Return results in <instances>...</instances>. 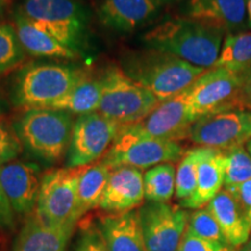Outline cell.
I'll list each match as a JSON object with an SVG mask.
<instances>
[{
	"instance_id": "8",
	"label": "cell",
	"mask_w": 251,
	"mask_h": 251,
	"mask_svg": "<svg viewBox=\"0 0 251 251\" xmlns=\"http://www.w3.org/2000/svg\"><path fill=\"white\" fill-rule=\"evenodd\" d=\"M80 169H50L42 175L35 211V214L42 221L74 229L77 224V192Z\"/></svg>"
},
{
	"instance_id": "17",
	"label": "cell",
	"mask_w": 251,
	"mask_h": 251,
	"mask_svg": "<svg viewBox=\"0 0 251 251\" xmlns=\"http://www.w3.org/2000/svg\"><path fill=\"white\" fill-rule=\"evenodd\" d=\"M159 7L158 0H102L98 15L109 29L129 33L152 21Z\"/></svg>"
},
{
	"instance_id": "40",
	"label": "cell",
	"mask_w": 251,
	"mask_h": 251,
	"mask_svg": "<svg viewBox=\"0 0 251 251\" xmlns=\"http://www.w3.org/2000/svg\"><path fill=\"white\" fill-rule=\"evenodd\" d=\"M238 251H251V237L248 240V242L246 244H243V246L238 249Z\"/></svg>"
},
{
	"instance_id": "13",
	"label": "cell",
	"mask_w": 251,
	"mask_h": 251,
	"mask_svg": "<svg viewBox=\"0 0 251 251\" xmlns=\"http://www.w3.org/2000/svg\"><path fill=\"white\" fill-rule=\"evenodd\" d=\"M198 119L184 91L174 98L159 102L139 124L147 134L155 139L180 142L188 139L191 127Z\"/></svg>"
},
{
	"instance_id": "42",
	"label": "cell",
	"mask_w": 251,
	"mask_h": 251,
	"mask_svg": "<svg viewBox=\"0 0 251 251\" xmlns=\"http://www.w3.org/2000/svg\"><path fill=\"white\" fill-rule=\"evenodd\" d=\"M247 150H248V152L250 153V156H251V140L249 141V142L247 143V148H246Z\"/></svg>"
},
{
	"instance_id": "33",
	"label": "cell",
	"mask_w": 251,
	"mask_h": 251,
	"mask_svg": "<svg viewBox=\"0 0 251 251\" xmlns=\"http://www.w3.org/2000/svg\"><path fill=\"white\" fill-rule=\"evenodd\" d=\"M227 191H229L234 196L241 212H242V214L244 215L251 229V179L240 185V186Z\"/></svg>"
},
{
	"instance_id": "12",
	"label": "cell",
	"mask_w": 251,
	"mask_h": 251,
	"mask_svg": "<svg viewBox=\"0 0 251 251\" xmlns=\"http://www.w3.org/2000/svg\"><path fill=\"white\" fill-rule=\"evenodd\" d=\"M147 251H177L186 233L190 213L169 202L147 201L139 208Z\"/></svg>"
},
{
	"instance_id": "10",
	"label": "cell",
	"mask_w": 251,
	"mask_h": 251,
	"mask_svg": "<svg viewBox=\"0 0 251 251\" xmlns=\"http://www.w3.org/2000/svg\"><path fill=\"white\" fill-rule=\"evenodd\" d=\"M188 140L201 148L226 151L251 140V111L231 109L199 118L188 133Z\"/></svg>"
},
{
	"instance_id": "11",
	"label": "cell",
	"mask_w": 251,
	"mask_h": 251,
	"mask_svg": "<svg viewBox=\"0 0 251 251\" xmlns=\"http://www.w3.org/2000/svg\"><path fill=\"white\" fill-rule=\"evenodd\" d=\"M120 125L99 112L77 117L67 153V168H81L100 161L117 136Z\"/></svg>"
},
{
	"instance_id": "21",
	"label": "cell",
	"mask_w": 251,
	"mask_h": 251,
	"mask_svg": "<svg viewBox=\"0 0 251 251\" xmlns=\"http://www.w3.org/2000/svg\"><path fill=\"white\" fill-rule=\"evenodd\" d=\"M71 233V228L47 224L34 213L21 228L13 251H65Z\"/></svg>"
},
{
	"instance_id": "14",
	"label": "cell",
	"mask_w": 251,
	"mask_h": 251,
	"mask_svg": "<svg viewBox=\"0 0 251 251\" xmlns=\"http://www.w3.org/2000/svg\"><path fill=\"white\" fill-rule=\"evenodd\" d=\"M41 179L40 168L34 163L14 159L0 166V183L15 214L28 218L35 213Z\"/></svg>"
},
{
	"instance_id": "26",
	"label": "cell",
	"mask_w": 251,
	"mask_h": 251,
	"mask_svg": "<svg viewBox=\"0 0 251 251\" xmlns=\"http://www.w3.org/2000/svg\"><path fill=\"white\" fill-rule=\"evenodd\" d=\"M144 197L147 201L169 202L176 193L174 163H163L144 172Z\"/></svg>"
},
{
	"instance_id": "34",
	"label": "cell",
	"mask_w": 251,
	"mask_h": 251,
	"mask_svg": "<svg viewBox=\"0 0 251 251\" xmlns=\"http://www.w3.org/2000/svg\"><path fill=\"white\" fill-rule=\"evenodd\" d=\"M220 246L222 244L209 242V241L198 237L186 229V233H185L177 251H216Z\"/></svg>"
},
{
	"instance_id": "7",
	"label": "cell",
	"mask_w": 251,
	"mask_h": 251,
	"mask_svg": "<svg viewBox=\"0 0 251 251\" xmlns=\"http://www.w3.org/2000/svg\"><path fill=\"white\" fill-rule=\"evenodd\" d=\"M159 102L155 94L130 79L120 67H111L102 74L98 112L120 126L142 121Z\"/></svg>"
},
{
	"instance_id": "37",
	"label": "cell",
	"mask_w": 251,
	"mask_h": 251,
	"mask_svg": "<svg viewBox=\"0 0 251 251\" xmlns=\"http://www.w3.org/2000/svg\"><path fill=\"white\" fill-rule=\"evenodd\" d=\"M9 5H11V0H0V24L7 13Z\"/></svg>"
},
{
	"instance_id": "1",
	"label": "cell",
	"mask_w": 251,
	"mask_h": 251,
	"mask_svg": "<svg viewBox=\"0 0 251 251\" xmlns=\"http://www.w3.org/2000/svg\"><path fill=\"white\" fill-rule=\"evenodd\" d=\"M224 31L186 17L169 19L147 31V48L169 52L196 67L211 69L218 62Z\"/></svg>"
},
{
	"instance_id": "16",
	"label": "cell",
	"mask_w": 251,
	"mask_h": 251,
	"mask_svg": "<svg viewBox=\"0 0 251 251\" xmlns=\"http://www.w3.org/2000/svg\"><path fill=\"white\" fill-rule=\"evenodd\" d=\"M185 17L227 35L236 34L246 26L247 0H188Z\"/></svg>"
},
{
	"instance_id": "18",
	"label": "cell",
	"mask_w": 251,
	"mask_h": 251,
	"mask_svg": "<svg viewBox=\"0 0 251 251\" xmlns=\"http://www.w3.org/2000/svg\"><path fill=\"white\" fill-rule=\"evenodd\" d=\"M12 26L21 47L28 55L55 59H75L79 56L76 50L63 45L54 36L35 26L19 9H15L12 15Z\"/></svg>"
},
{
	"instance_id": "32",
	"label": "cell",
	"mask_w": 251,
	"mask_h": 251,
	"mask_svg": "<svg viewBox=\"0 0 251 251\" xmlns=\"http://www.w3.org/2000/svg\"><path fill=\"white\" fill-rule=\"evenodd\" d=\"M74 251H109L98 226L87 224L81 228Z\"/></svg>"
},
{
	"instance_id": "44",
	"label": "cell",
	"mask_w": 251,
	"mask_h": 251,
	"mask_svg": "<svg viewBox=\"0 0 251 251\" xmlns=\"http://www.w3.org/2000/svg\"><path fill=\"white\" fill-rule=\"evenodd\" d=\"M0 166H1V164H0Z\"/></svg>"
},
{
	"instance_id": "41",
	"label": "cell",
	"mask_w": 251,
	"mask_h": 251,
	"mask_svg": "<svg viewBox=\"0 0 251 251\" xmlns=\"http://www.w3.org/2000/svg\"><path fill=\"white\" fill-rule=\"evenodd\" d=\"M5 111H6V103L4 101V99L1 98V96H0V117L4 114Z\"/></svg>"
},
{
	"instance_id": "19",
	"label": "cell",
	"mask_w": 251,
	"mask_h": 251,
	"mask_svg": "<svg viewBox=\"0 0 251 251\" xmlns=\"http://www.w3.org/2000/svg\"><path fill=\"white\" fill-rule=\"evenodd\" d=\"M97 226L109 251H147L139 209L103 215Z\"/></svg>"
},
{
	"instance_id": "20",
	"label": "cell",
	"mask_w": 251,
	"mask_h": 251,
	"mask_svg": "<svg viewBox=\"0 0 251 251\" xmlns=\"http://www.w3.org/2000/svg\"><path fill=\"white\" fill-rule=\"evenodd\" d=\"M224 151L202 148L198 164L197 187L190 199L180 202L183 208L199 209L208 205L224 187Z\"/></svg>"
},
{
	"instance_id": "36",
	"label": "cell",
	"mask_w": 251,
	"mask_h": 251,
	"mask_svg": "<svg viewBox=\"0 0 251 251\" xmlns=\"http://www.w3.org/2000/svg\"><path fill=\"white\" fill-rule=\"evenodd\" d=\"M241 81V99L243 107L251 111V67L238 75Z\"/></svg>"
},
{
	"instance_id": "2",
	"label": "cell",
	"mask_w": 251,
	"mask_h": 251,
	"mask_svg": "<svg viewBox=\"0 0 251 251\" xmlns=\"http://www.w3.org/2000/svg\"><path fill=\"white\" fill-rule=\"evenodd\" d=\"M120 68L130 79L155 94L159 101L183 93L208 70L151 48L127 52Z\"/></svg>"
},
{
	"instance_id": "5",
	"label": "cell",
	"mask_w": 251,
	"mask_h": 251,
	"mask_svg": "<svg viewBox=\"0 0 251 251\" xmlns=\"http://www.w3.org/2000/svg\"><path fill=\"white\" fill-rule=\"evenodd\" d=\"M184 153L180 142L155 139L136 122L120 126L111 148L100 161L111 169L133 166L146 170L163 163L180 161Z\"/></svg>"
},
{
	"instance_id": "6",
	"label": "cell",
	"mask_w": 251,
	"mask_h": 251,
	"mask_svg": "<svg viewBox=\"0 0 251 251\" xmlns=\"http://www.w3.org/2000/svg\"><path fill=\"white\" fill-rule=\"evenodd\" d=\"M18 9L35 26L80 52L89 14L78 0H24Z\"/></svg>"
},
{
	"instance_id": "24",
	"label": "cell",
	"mask_w": 251,
	"mask_h": 251,
	"mask_svg": "<svg viewBox=\"0 0 251 251\" xmlns=\"http://www.w3.org/2000/svg\"><path fill=\"white\" fill-rule=\"evenodd\" d=\"M102 96V75L94 76L86 71L64 98L48 108L61 109L72 115H84L98 112Z\"/></svg>"
},
{
	"instance_id": "28",
	"label": "cell",
	"mask_w": 251,
	"mask_h": 251,
	"mask_svg": "<svg viewBox=\"0 0 251 251\" xmlns=\"http://www.w3.org/2000/svg\"><path fill=\"white\" fill-rule=\"evenodd\" d=\"M202 148L191 149L184 153L176 170V198L180 202L190 199L197 187L198 164L201 158Z\"/></svg>"
},
{
	"instance_id": "39",
	"label": "cell",
	"mask_w": 251,
	"mask_h": 251,
	"mask_svg": "<svg viewBox=\"0 0 251 251\" xmlns=\"http://www.w3.org/2000/svg\"><path fill=\"white\" fill-rule=\"evenodd\" d=\"M247 12H248V26L251 28V0H247Z\"/></svg>"
},
{
	"instance_id": "3",
	"label": "cell",
	"mask_w": 251,
	"mask_h": 251,
	"mask_svg": "<svg viewBox=\"0 0 251 251\" xmlns=\"http://www.w3.org/2000/svg\"><path fill=\"white\" fill-rule=\"evenodd\" d=\"M86 71L62 63H30L19 69L11 86V101L25 109L48 108L64 98Z\"/></svg>"
},
{
	"instance_id": "43",
	"label": "cell",
	"mask_w": 251,
	"mask_h": 251,
	"mask_svg": "<svg viewBox=\"0 0 251 251\" xmlns=\"http://www.w3.org/2000/svg\"><path fill=\"white\" fill-rule=\"evenodd\" d=\"M159 2H163V1H175V0H158Z\"/></svg>"
},
{
	"instance_id": "31",
	"label": "cell",
	"mask_w": 251,
	"mask_h": 251,
	"mask_svg": "<svg viewBox=\"0 0 251 251\" xmlns=\"http://www.w3.org/2000/svg\"><path fill=\"white\" fill-rule=\"evenodd\" d=\"M23 149L14 128L0 120V164L14 161Z\"/></svg>"
},
{
	"instance_id": "29",
	"label": "cell",
	"mask_w": 251,
	"mask_h": 251,
	"mask_svg": "<svg viewBox=\"0 0 251 251\" xmlns=\"http://www.w3.org/2000/svg\"><path fill=\"white\" fill-rule=\"evenodd\" d=\"M26 52L21 47L14 27L0 24V75L18 68L24 62Z\"/></svg>"
},
{
	"instance_id": "22",
	"label": "cell",
	"mask_w": 251,
	"mask_h": 251,
	"mask_svg": "<svg viewBox=\"0 0 251 251\" xmlns=\"http://www.w3.org/2000/svg\"><path fill=\"white\" fill-rule=\"evenodd\" d=\"M207 208L218 221L229 246L240 249L248 242L251 229L234 196L229 191L225 188L220 191L207 205Z\"/></svg>"
},
{
	"instance_id": "15",
	"label": "cell",
	"mask_w": 251,
	"mask_h": 251,
	"mask_svg": "<svg viewBox=\"0 0 251 251\" xmlns=\"http://www.w3.org/2000/svg\"><path fill=\"white\" fill-rule=\"evenodd\" d=\"M141 169L118 166L112 169L99 207L108 214L135 211L143 205L144 181Z\"/></svg>"
},
{
	"instance_id": "35",
	"label": "cell",
	"mask_w": 251,
	"mask_h": 251,
	"mask_svg": "<svg viewBox=\"0 0 251 251\" xmlns=\"http://www.w3.org/2000/svg\"><path fill=\"white\" fill-rule=\"evenodd\" d=\"M14 211L0 183V229H11L14 226Z\"/></svg>"
},
{
	"instance_id": "9",
	"label": "cell",
	"mask_w": 251,
	"mask_h": 251,
	"mask_svg": "<svg viewBox=\"0 0 251 251\" xmlns=\"http://www.w3.org/2000/svg\"><path fill=\"white\" fill-rule=\"evenodd\" d=\"M185 96L198 118L246 109L241 99L240 77L222 67L208 69L185 91Z\"/></svg>"
},
{
	"instance_id": "30",
	"label": "cell",
	"mask_w": 251,
	"mask_h": 251,
	"mask_svg": "<svg viewBox=\"0 0 251 251\" xmlns=\"http://www.w3.org/2000/svg\"><path fill=\"white\" fill-rule=\"evenodd\" d=\"M187 230L198 237L209 241V242L228 244L218 221L207 208V206L190 213Z\"/></svg>"
},
{
	"instance_id": "4",
	"label": "cell",
	"mask_w": 251,
	"mask_h": 251,
	"mask_svg": "<svg viewBox=\"0 0 251 251\" xmlns=\"http://www.w3.org/2000/svg\"><path fill=\"white\" fill-rule=\"evenodd\" d=\"M75 115L55 108L26 109L13 128L23 148L46 163H57L67 157Z\"/></svg>"
},
{
	"instance_id": "23",
	"label": "cell",
	"mask_w": 251,
	"mask_h": 251,
	"mask_svg": "<svg viewBox=\"0 0 251 251\" xmlns=\"http://www.w3.org/2000/svg\"><path fill=\"white\" fill-rule=\"evenodd\" d=\"M112 169L98 161L93 164L81 166L77 192V222L90 211L99 207Z\"/></svg>"
},
{
	"instance_id": "25",
	"label": "cell",
	"mask_w": 251,
	"mask_h": 251,
	"mask_svg": "<svg viewBox=\"0 0 251 251\" xmlns=\"http://www.w3.org/2000/svg\"><path fill=\"white\" fill-rule=\"evenodd\" d=\"M214 67L240 75L251 67V31L228 34Z\"/></svg>"
},
{
	"instance_id": "27",
	"label": "cell",
	"mask_w": 251,
	"mask_h": 251,
	"mask_svg": "<svg viewBox=\"0 0 251 251\" xmlns=\"http://www.w3.org/2000/svg\"><path fill=\"white\" fill-rule=\"evenodd\" d=\"M224 188L240 186L251 179V156L242 147L224 151Z\"/></svg>"
},
{
	"instance_id": "38",
	"label": "cell",
	"mask_w": 251,
	"mask_h": 251,
	"mask_svg": "<svg viewBox=\"0 0 251 251\" xmlns=\"http://www.w3.org/2000/svg\"><path fill=\"white\" fill-rule=\"evenodd\" d=\"M216 251H238V249H236V248L229 246V244H222V246H220L218 248V250Z\"/></svg>"
}]
</instances>
